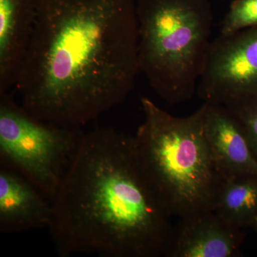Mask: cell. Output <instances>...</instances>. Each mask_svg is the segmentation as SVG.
<instances>
[{"label":"cell","instance_id":"6da1fadb","mask_svg":"<svg viewBox=\"0 0 257 257\" xmlns=\"http://www.w3.org/2000/svg\"><path fill=\"white\" fill-rule=\"evenodd\" d=\"M140 73L135 0H41L18 81L35 117L82 128L122 103Z\"/></svg>","mask_w":257,"mask_h":257},{"label":"cell","instance_id":"7a4b0ae2","mask_svg":"<svg viewBox=\"0 0 257 257\" xmlns=\"http://www.w3.org/2000/svg\"><path fill=\"white\" fill-rule=\"evenodd\" d=\"M52 205L48 229L60 256H160L173 228L133 137L111 128L83 133Z\"/></svg>","mask_w":257,"mask_h":257},{"label":"cell","instance_id":"3957f363","mask_svg":"<svg viewBox=\"0 0 257 257\" xmlns=\"http://www.w3.org/2000/svg\"><path fill=\"white\" fill-rule=\"evenodd\" d=\"M145 119L133 137L140 167L172 216L181 218L214 211L224 179L206 140L204 104L177 117L147 97Z\"/></svg>","mask_w":257,"mask_h":257},{"label":"cell","instance_id":"277c9868","mask_svg":"<svg viewBox=\"0 0 257 257\" xmlns=\"http://www.w3.org/2000/svg\"><path fill=\"white\" fill-rule=\"evenodd\" d=\"M137 16L140 73L171 105L192 99L211 42L209 0H138Z\"/></svg>","mask_w":257,"mask_h":257},{"label":"cell","instance_id":"5b68a950","mask_svg":"<svg viewBox=\"0 0 257 257\" xmlns=\"http://www.w3.org/2000/svg\"><path fill=\"white\" fill-rule=\"evenodd\" d=\"M82 128L43 121L0 93V166L15 171L52 202L78 149Z\"/></svg>","mask_w":257,"mask_h":257},{"label":"cell","instance_id":"8992f818","mask_svg":"<svg viewBox=\"0 0 257 257\" xmlns=\"http://www.w3.org/2000/svg\"><path fill=\"white\" fill-rule=\"evenodd\" d=\"M197 92L204 102L222 105L257 96V26L211 41Z\"/></svg>","mask_w":257,"mask_h":257},{"label":"cell","instance_id":"52a82bcc","mask_svg":"<svg viewBox=\"0 0 257 257\" xmlns=\"http://www.w3.org/2000/svg\"><path fill=\"white\" fill-rule=\"evenodd\" d=\"M242 229L215 211L181 218L172 228L164 255L167 257L241 256Z\"/></svg>","mask_w":257,"mask_h":257},{"label":"cell","instance_id":"ba28073f","mask_svg":"<svg viewBox=\"0 0 257 257\" xmlns=\"http://www.w3.org/2000/svg\"><path fill=\"white\" fill-rule=\"evenodd\" d=\"M204 104L206 140L222 178L257 176L256 158L236 116L222 104Z\"/></svg>","mask_w":257,"mask_h":257},{"label":"cell","instance_id":"9c48e42d","mask_svg":"<svg viewBox=\"0 0 257 257\" xmlns=\"http://www.w3.org/2000/svg\"><path fill=\"white\" fill-rule=\"evenodd\" d=\"M52 202L23 176L0 166V231L20 233L50 226Z\"/></svg>","mask_w":257,"mask_h":257},{"label":"cell","instance_id":"30bf717a","mask_svg":"<svg viewBox=\"0 0 257 257\" xmlns=\"http://www.w3.org/2000/svg\"><path fill=\"white\" fill-rule=\"evenodd\" d=\"M41 0H0V93L15 87Z\"/></svg>","mask_w":257,"mask_h":257},{"label":"cell","instance_id":"8fae6325","mask_svg":"<svg viewBox=\"0 0 257 257\" xmlns=\"http://www.w3.org/2000/svg\"><path fill=\"white\" fill-rule=\"evenodd\" d=\"M214 211L241 229L252 226L257 216V176L223 181Z\"/></svg>","mask_w":257,"mask_h":257},{"label":"cell","instance_id":"7c38bea8","mask_svg":"<svg viewBox=\"0 0 257 257\" xmlns=\"http://www.w3.org/2000/svg\"><path fill=\"white\" fill-rule=\"evenodd\" d=\"M257 26V0H234L223 20L221 35Z\"/></svg>","mask_w":257,"mask_h":257},{"label":"cell","instance_id":"4fadbf2b","mask_svg":"<svg viewBox=\"0 0 257 257\" xmlns=\"http://www.w3.org/2000/svg\"><path fill=\"white\" fill-rule=\"evenodd\" d=\"M224 106L239 121L257 160V96L231 101Z\"/></svg>","mask_w":257,"mask_h":257},{"label":"cell","instance_id":"5bb4252c","mask_svg":"<svg viewBox=\"0 0 257 257\" xmlns=\"http://www.w3.org/2000/svg\"><path fill=\"white\" fill-rule=\"evenodd\" d=\"M252 226L257 229V216L255 217L254 220L253 221Z\"/></svg>","mask_w":257,"mask_h":257}]
</instances>
